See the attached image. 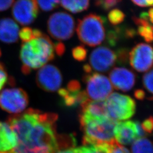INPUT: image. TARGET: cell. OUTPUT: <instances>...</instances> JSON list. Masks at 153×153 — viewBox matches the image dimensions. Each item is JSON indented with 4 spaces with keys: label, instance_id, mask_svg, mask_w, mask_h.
Returning a JSON list of instances; mask_svg holds the SVG:
<instances>
[{
    "label": "cell",
    "instance_id": "obj_2",
    "mask_svg": "<svg viewBox=\"0 0 153 153\" xmlns=\"http://www.w3.org/2000/svg\"><path fill=\"white\" fill-rule=\"evenodd\" d=\"M55 46L49 37L43 33L30 42L23 43L20 51L22 73L27 75L40 69L55 58Z\"/></svg>",
    "mask_w": 153,
    "mask_h": 153
},
{
    "label": "cell",
    "instance_id": "obj_38",
    "mask_svg": "<svg viewBox=\"0 0 153 153\" xmlns=\"http://www.w3.org/2000/svg\"><path fill=\"white\" fill-rule=\"evenodd\" d=\"M83 71L86 74H89L92 73V69L89 64H85L83 66Z\"/></svg>",
    "mask_w": 153,
    "mask_h": 153
},
{
    "label": "cell",
    "instance_id": "obj_20",
    "mask_svg": "<svg viewBox=\"0 0 153 153\" xmlns=\"http://www.w3.org/2000/svg\"><path fill=\"white\" fill-rule=\"evenodd\" d=\"M63 8L73 13L86 10L90 6V0H61Z\"/></svg>",
    "mask_w": 153,
    "mask_h": 153
},
{
    "label": "cell",
    "instance_id": "obj_33",
    "mask_svg": "<svg viewBox=\"0 0 153 153\" xmlns=\"http://www.w3.org/2000/svg\"><path fill=\"white\" fill-rule=\"evenodd\" d=\"M136 5L140 7H153V0H131Z\"/></svg>",
    "mask_w": 153,
    "mask_h": 153
},
{
    "label": "cell",
    "instance_id": "obj_27",
    "mask_svg": "<svg viewBox=\"0 0 153 153\" xmlns=\"http://www.w3.org/2000/svg\"><path fill=\"white\" fill-rule=\"evenodd\" d=\"M88 55V51L83 46L78 45L72 49L73 58L78 61L85 60Z\"/></svg>",
    "mask_w": 153,
    "mask_h": 153
},
{
    "label": "cell",
    "instance_id": "obj_25",
    "mask_svg": "<svg viewBox=\"0 0 153 153\" xmlns=\"http://www.w3.org/2000/svg\"><path fill=\"white\" fill-rule=\"evenodd\" d=\"M125 18V14L119 9H114L111 10L108 14V19L113 26H117L121 23L124 21Z\"/></svg>",
    "mask_w": 153,
    "mask_h": 153
},
{
    "label": "cell",
    "instance_id": "obj_22",
    "mask_svg": "<svg viewBox=\"0 0 153 153\" xmlns=\"http://www.w3.org/2000/svg\"><path fill=\"white\" fill-rule=\"evenodd\" d=\"M94 146L102 153H130L126 148L121 146L116 140Z\"/></svg>",
    "mask_w": 153,
    "mask_h": 153
},
{
    "label": "cell",
    "instance_id": "obj_32",
    "mask_svg": "<svg viewBox=\"0 0 153 153\" xmlns=\"http://www.w3.org/2000/svg\"><path fill=\"white\" fill-rule=\"evenodd\" d=\"M81 84L76 80H72L68 83L66 89L71 92H78L81 91Z\"/></svg>",
    "mask_w": 153,
    "mask_h": 153
},
{
    "label": "cell",
    "instance_id": "obj_28",
    "mask_svg": "<svg viewBox=\"0 0 153 153\" xmlns=\"http://www.w3.org/2000/svg\"><path fill=\"white\" fill-rule=\"evenodd\" d=\"M122 0H97L95 2V5L100 7L104 10L109 9L117 5Z\"/></svg>",
    "mask_w": 153,
    "mask_h": 153
},
{
    "label": "cell",
    "instance_id": "obj_37",
    "mask_svg": "<svg viewBox=\"0 0 153 153\" xmlns=\"http://www.w3.org/2000/svg\"><path fill=\"white\" fill-rule=\"evenodd\" d=\"M148 21L150 23L153 25V7L150 8L147 12Z\"/></svg>",
    "mask_w": 153,
    "mask_h": 153
},
{
    "label": "cell",
    "instance_id": "obj_18",
    "mask_svg": "<svg viewBox=\"0 0 153 153\" xmlns=\"http://www.w3.org/2000/svg\"><path fill=\"white\" fill-rule=\"evenodd\" d=\"M58 93L64 105L70 108L81 105L88 99L85 91L71 92L64 88L59 89Z\"/></svg>",
    "mask_w": 153,
    "mask_h": 153
},
{
    "label": "cell",
    "instance_id": "obj_23",
    "mask_svg": "<svg viewBox=\"0 0 153 153\" xmlns=\"http://www.w3.org/2000/svg\"><path fill=\"white\" fill-rule=\"evenodd\" d=\"M42 33L41 31L38 29H33L31 28H22L19 31V36L21 39L23 43L30 42L33 39L36 38Z\"/></svg>",
    "mask_w": 153,
    "mask_h": 153
},
{
    "label": "cell",
    "instance_id": "obj_21",
    "mask_svg": "<svg viewBox=\"0 0 153 153\" xmlns=\"http://www.w3.org/2000/svg\"><path fill=\"white\" fill-rule=\"evenodd\" d=\"M132 153H153V143L146 138H140L133 142Z\"/></svg>",
    "mask_w": 153,
    "mask_h": 153
},
{
    "label": "cell",
    "instance_id": "obj_10",
    "mask_svg": "<svg viewBox=\"0 0 153 153\" xmlns=\"http://www.w3.org/2000/svg\"><path fill=\"white\" fill-rule=\"evenodd\" d=\"M129 64L138 72L149 71L153 65V48L149 44L139 43L131 49L129 54Z\"/></svg>",
    "mask_w": 153,
    "mask_h": 153
},
{
    "label": "cell",
    "instance_id": "obj_15",
    "mask_svg": "<svg viewBox=\"0 0 153 153\" xmlns=\"http://www.w3.org/2000/svg\"><path fill=\"white\" fill-rule=\"evenodd\" d=\"M79 117L86 119L109 118L104 101H97L88 99L81 104Z\"/></svg>",
    "mask_w": 153,
    "mask_h": 153
},
{
    "label": "cell",
    "instance_id": "obj_36",
    "mask_svg": "<svg viewBox=\"0 0 153 153\" xmlns=\"http://www.w3.org/2000/svg\"><path fill=\"white\" fill-rule=\"evenodd\" d=\"M55 52L59 56H62L64 54L65 51V45L61 43H59L57 44H55Z\"/></svg>",
    "mask_w": 153,
    "mask_h": 153
},
{
    "label": "cell",
    "instance_id": "obj_9",
    "mask_svg": "<svg viewBox=\"0 0 153 153\" xmlns=\"http://www.w3.org/2000/svg\"><path fill=\"white\" fill-rule=\"evenodd\" d=\"M39 86L46 92L53 93L60 88L62 76L59 68L53 65H45L39 69L36 76Z\"/></svg>",
    "mask_w": 153,
    "mask_h": 153
},
{
    "label": "cell",
    "instance_id": "obj_6",
    "mask_svg": "<svg viewBox=\"0 0 153 153\" xmlns=\"http://www.w3.org/2000/svg\"><path fill=\"white\" fill-rule=\"evenodd\" d=\"M47 29L53 38L59 41L71 38L75 30V21L69 14L59 11L52 14L48 20Z\"/></svg>",
    "mask_w": 153,
    "mask_h": 153
},
{
    "label": "cell",
    "instance_id": "obj_13",
    "mask_svg": "<svg viewBox=\"0 0 153 153\" xmlns=\"http://www.w3.org/2000/svg\"><path fill=\"white\" fill-rule=\"evenodd\" d=\"M109 77L115 88L123 92L131 90L136 82V74L126 68H114L109 72Z\"/></svg>",
    "mask_w": 153,
    "mask_h": 153
},
{
    "label": "cell",
    "instance_id": "obj_34",
    "mask_svg": "<svg viewBox=\"0 0 153 153\" xmlns=\"http://www.w3.org/2000/svg\"><path fill=\"white\" fill-rule=\"evenodd\" d=\"M14 0H0V11H5L13 5Z\"/></svg>",
    "mask_w": 153,
    "mask_h": 153
},
{
    "label": "cell",
    "instance_id": "obj_31",
    "mask_svg": "<svg viewBox=\"0 0 153 153\" xmlns=\"http://www.w3.org/2000/svg\"><path fill=\"white\" fill-rule=\"evenodd\" d=\"M74 153H102L93 146H82L73 148Z\"/></svg>",
    "mask_w": 153,
    "mask_h": 153
},
{
    "label": "cell",
    "instance_id": "obj_8",
    "mask_svg": "<svg viewBox=\"0 0 153 153\" xmlns=\"http://www.w3.org/2000/svg\"><path fill=\"white\" fill-rule=\"evenodd\" d=\"M29 103L27 93L21 88H8L0 93V108L16 115L26 108Z\"/></svg>",
    "mask_w": 153,
    "mask_h": 153
},
{
    "label": "cell",
    "instance_id": "obj_4",
    "mask_svg": "<svg viewBox=\"0 0 153 153\" xmlns=\"http://www.w3.org/2000/svg\"><path fill=\"white\" fill-rule=\"evenodd\" d=\"M106 19L103 16L91 13L79 19L76 33L79 40L89 47H96L105 39V25Z\"/></svg>",
    "mask_w": 153,
    "mask_h": 153
},
{
    "label": "cell",
    "instance_id": "obj_29",
    "mask_svg": "<svg viewBox=\"0 0 153 153\" xmlns=\"http://www.w3.org/2000/svg\"><path fill=\"white\" fill-rule=\"evenodd\" d=\"M141 127L143 131L147 134H152L153 132V117L150 116L149 117L145 119L141 124Z\"/></svg>",
    "mask_w": 153,
    "mask_h": 153
},
{
    "label": "cell",
    "instance_id": "obj_40",
    "mask_svg": "<svg viewBox=\"0 0 153 153\" xmlns=\"http://www.w3.org/2000/svg\"><path fill=\"white\" fill-rule=\"evenodd\" d=\"M1 49H0V57H1Z\"/></svg>",
    "mask_w": 153,
    "mask_h": 153
},
{
    "label": "cell",
    "instance_id": "obj_14",
    "mask_svg": "<svg viewBox=\"0 0 153 153\" xmlns=\"http://www.w3.org/2000/svg\"><path fill=\"white\" fill-rule=\"evenodd\" d=\"M115 137L118 143L128 145L138 138L135 121L118 122L115 129Z\"/></svg>",
    "mask_w": 153,
    "mask_h": 153
},
{
    "label": "cell",
    "instance_id": "obj_3",
    "mask_svg": "<svg viewBox=\"0 0 153 153\" xmlns=\"http://www.w3.org/2000/svg\"><path fill=\"white\" fill-rule=\"evenodd\" d=\"M85 146H97L115 141V129L118 121L110 118L86 119L79 117Z\"/></svg>",
    "mask_w": 153,
    "mask_h": 153
},
{
    "label": "cell",
    "instance_id": "obj_7",
    "mask_svg": "<svg viewBox=\"0 0 153 153\" xmlns=\"http://www.w3.org/2000/svg\"><path fill=\"white\" fill-rule=\"evenodd\" d=\"M86 85V95L93 100L103 101L112 93L114 88L109 79L104 75L91 73L86 74L83 78Z\"/></svg>",
    "mask_w": 153,
    "mask_h": 153
},
{
    "label": "cell",
    "instance_id": "obj_12",
    "mask_svg": "<svg viewBox=\"0 0 153 153\" xmlns=\"http://www.w3.org/2000/svg\"><path fill=\"white\" fill-rule=\"evenodd\" d=\"M36 0H17L12 9L14 18L22 26L29 25L38 16Z\"/></svg>",
    "mask_w": 153,
    "mask_h": 153
},
{
    "label": "cell",
    "instance_id": "obj_35",
    "mask_svg": "<svg viewBox=\"0 0 153 153\" xmlns=\"http://www.w3.org/2000/svg\"><path fill=\"white\" fill-rule=\"evenodd\" d=\"M134 96L138 100H142L146 98V93L142 89H137L134 92Z\"/></svg>",
    "mask_w": 153,
    "mask_h": 153
},
{
    "label": "cell",
    "instance_id": "obj_1",
    "mask_svg": "<svg viewBox=\"0 0 153 153\" xmlns=\"http://www.w3.org/2000/svg\"><path fill=\"white\" fill-rule=\"evenodd\" d=\"M57 119L56 114L33 108L10 116L7 123L16 133L18 143L8 153H56L59 150Z\"/></svg>",
    "mask_w": 153,
    "mask_h": 153
},
{
    "label": "cell",
    "instance_id": "obj_16",
    "mask_svg": "<svg viewBox=\"0 0 153 153\" xmlns=\"http://www.w3.org/2000/svg\"><path fill=\"white\" fill-rule=\"evenodd\" d=\"M19 33V26L12 19H0V41L6 44L14 43L18 40Z\"/></svg>",
    "mask_w": 153,
    "mask_h": 153
},
{
    "label": "cell",
    "instance_id": "obj_11",
    "mask_svg": "<svg viewBox=\"0 0 153 153\" xmlns=\"http://www.w3.org/2000/svg\"><path fill=\"white\" fill-rule=\"evenodd\" d=\"M118 62L117 53L106 47L93 50L89 58L91 69L99 72H106Z\"/></svg>",
    "mask_w": 153,
    "mask_h": 153
},
{
    "label": "cell",
    "instance_id": "obj_39",
    "mask_svg": "<svg viewBox=\"0 0 153 153\" xmlns=\"http://www.w3.org/2000/svg\"><path fill=\"white\" fill-rule=\"evenodd\" d=\"M56 153H74L73 148V149H63L57 151Z\"/></svg>",
    "mask_w": 153,
    "mask_h": 153
},
{
    "label": "cell",
    "instance_id": "obj_24",
    "mask_svg": "<svg viewBox=\"0 0 153 153\" xmlns=\"http://www.w3.org/2000/svg\"><path fill=\"white\" fill-rule=\"evenodd\" d=\"M142 82L143 87L150 94L148 99L153 100V67L143 75Z\"/></svg>",
    "mask_w": 153,
    "mask_h": 153
},
{
    "label": "cell",
    "instance_id": "obj_17",
    "mask_svg": "<svg viewBox=\"0 0 153 153\" xmlns=\"http://www.w3.org/2000/svg\"><path fill=\"white\" fill-rule=\"evenodd\" d=\"M18 143L16 134L6 122L0 121V152H7L16 148Z\"/></svg>",
    "mask_w": 153,
    "mask_h": 153
},
{
    "label": "cell",
    "instance_id": "obj_26",
    "mask_svg": "<svg viewBox=\"0 0 153 153\" xmlns=\"http://www.w3.org/2000/svg\"><path fill=\"white\" fill-rule=\"evenodd\" d=\"M36 2L42 10L47 12L57 8L60 0H36Z\"/></svg>",
    "mask_w": 153,
    "mask_h": 153
},
{
    "label": "cell",
    "instance_id": "obj_30",
    "mask_svg": "<svg viewBox=\"0 0 153 153\" xmlns=\"http://www.w3.org/2000/svg\"><path fill=\"white\" fill-rule=\"evenodd\" d=\"M8 81V74L5 66L0 62V91Z\"/></svg>",
    "mask_w": 153,
    "mask_h": 153
},
{
    "label": "cell",
    "instance_id": "obj_5",
    "mask_svg": "<svg viewBox=\"0 0 153 153\" xmlns=\"http://www.w3.org/2000/svg\"><path fill=\"white\" fill-rule=\"evenodd\" d=\"M105 103L109 118L116 121L129 119L136 111L135 101L128 95L119 93L111 94Z\"/></svg>",
    "mask_w": 153,
    "mask_h": 153
},
{
    "label": "cell",
    "instance_id": "obj_19",
    "mask_svg": "<svg viewBox=\"0 0 153 153\" xmlns=\"http://www.w3.org/2000/svg\"><path fill=\"white\" fill-rule=\"evenodd\" d=\"M132 19L137 26L138 34L147 43L153 42V25L146 18L134 16Z\"/></svg>",
    "mask_w": 153,
    "mask_h": 153
}]
</instances>
